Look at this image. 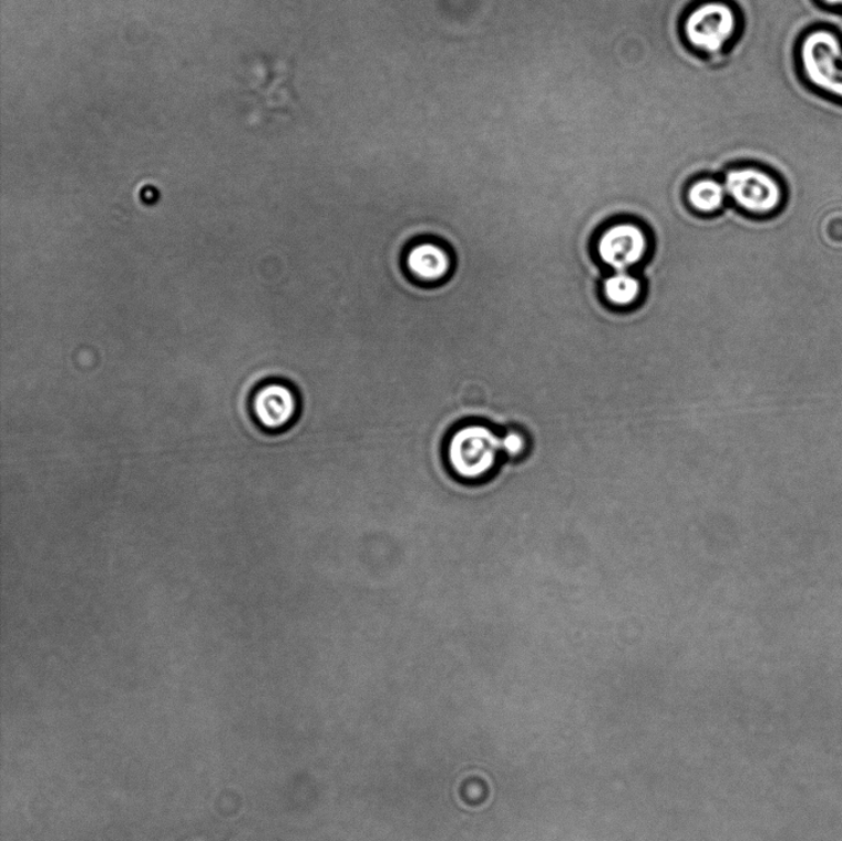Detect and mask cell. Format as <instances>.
<instances>
[{
    "mask_svg": "<svg viewBox=\"0 0 842 841\" xmlns=\"http://www.w3.org/2000/svg\"><path fill=\"white\" fill-rule=\"evenodd\" d=\"M501 454V437L481 423L462 425L448 437L444 444L448 468L465 483H483L492 478Z\"/></svg>",
    "mask_w": 842,
    "mask_h": 841,
    "instance_id": "obj_3",
    "label": "cell"
},
{
    "mask_svg": "<svg viewBox=\"0 0 842 841\" xmlns=\"http://www.w3.org/2000/svg\"><path fill=\"white\" fill-rule=\"evenodd\" d=\"M654 235L637 218L620 217L597 233L593 250L608 271H639L654 254Z\"/></svg>",
    "mask_w": 842,
    "mask_h": 841,
    "instance_id": "obj_5",
    "label": "cell"
},
{
    "mask_svg": "<svg viewBox=\"0 0 842 841\" xmlns=\"http://www.w3.org/2000/svg\"><path fill=\"white\" fill-rule=\"evenodd\" d=\"M795 63L815 92L842 102V38L828 27L813 28L797 43Z\"/></svg>",
    "mask_w": 842,
    "mask_h": 841,
    "instance_id": "obj_4",
    "label": "cell"
},
{
    "mask_svg": "<svg viewBox=\"0 0 842 841\" xmlns=\"http://www.w3.org/2000/svg\"><path fill=\"white\" fill-rule=\"evenodd\" d=\"M818 2L828 9L842 10V0H818Z\"/></svg>",
    "mask_w": 842,
    "mask_h": 841,
    "instance_id": "obj_11",
    "label": "cell"
},
{
    "mask_svg": "<svg viewBox=\"0 0 842 841\" xmlns=\"http://www.w3.org/2000/svg\"><path fill=\"white\" fill-rule=\"evenodd\" d=\"M254 411L259 424L269 431H278L287 428L297 417V398L286 386L270 384L257 392Z\"/></svg>",
    "mask_w": 842,
    "mask_h": 841,
    "instance_id": "obj_6",
    "label": "cell"
},
{
    "mask_svg": "<svg viewBox=\"0 0 842 841\" xmlns=\"http://www.w3.org/2000/svg\"><path fill=\"white\" fill-rule=\"evenodd\" d=\"M684 198L688 209L702 217L717 216L729 205L723 181L712 174H702L688 183Z\"/></svg>",
    "mask_w": 842,
    "mask_h": 841,
    "instance_id": "obj_8",
    "label": "cell"
},
{
    "mask_svg": "<svg viewBox=\"0 0 842 841\" xmlns=\"http://www.w3.org/2000/svg\"><path fill=\"white\" fill-rule=\"evenodd\" d=\"M407 265L415 278L431 283L448 275L451 258L441 246L424 243L410 249Z\"/></svg>",
    "mask_w": 842,
    "mask_h": 841,
    "instance_id": "obj_9",
    "label": "cell"
},
{
    "mask_svg": "<svg viewBox=\"0 0 842 841\" xmlns=\"http://www.w3.org/2000/svg\"><path fill=\"white\" fill-rule=\"evenodd\" d=\"M600 294L612 309L638 308L647 295V283L639 271H608L600 281Z\"/></svg>",
    "mask_w": 842,
    "mask_h": 841,
    "instance_id": "obj_7",
    "label": "cell"
},
{
    "mask_svg": "<svg viewBox=\"0 0 842 841\" xmlns=\"http://www.w3.org/2000/svg\"><path fill=\"white\" fill-rule=\"evenodd\" d=\"M501 441L502 454L510 458L520 457L527 447L526 435L517 430L507 431L505 434L501 435Z\"/></svg>",
    "mask_w": 842,
    "mask_h": 841,
    "instance_id": "obj_10",
    "label": "cell"
},
{
    "mask_svg": "<svg viewBox=\"0 0 842 841\" xmlns=\"http://www.w3.org/2000/svg\"><path fill=\"white\" fill-rule=\"evenodd\" d=\"M742 29L741 10L732 0H699L686 10L680 25L686 47L708 59L735 47Z\"/></svg>",
    "mask_w": 842,
    "mask_h": 841,
    "instance_id": "obj_2",
    "label": "cell"
},
{
    "mask_svg": "<svg viewBox=\"0 0 842 841\" xmlns=\"http://www.w3.org/2000/svg\"><path fill=\"white\" fill-rule=\"evenodd\" d=\"M729 204L758 222L778 217L789 202V189L781 174L757 162L732 165L721 174Z\"/></svg>",
    "mask_w": 842,
    "mask_h": 841,
    "instance_id": "obj_1",
    "label": "cell"
}]
</instances>
